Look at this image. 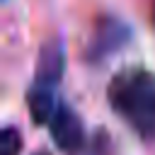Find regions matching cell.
I'll return each mask as SVG.
<instances>
[{
	"label": "cell",
	"mask_w": 155,
	"mask_h": 155,
	"mask_svg": "<svg viewBox=\"0 0 155 155\" xmlns=\"http://www.w3.org/2000/svg\"><path fill=\"white\" fill-rule=\"evenodd\" d=\"M111 111L140 138L155 140V73L140 65L124 68L109 80Z\"/></svg>",
	"instance_id": "cell-1"
},
{
	"label": "cell",
	"mask_w": 155,
	"mask_h": 155,
	"mask_svg": "<svg viewBox=\"0 0 155 155\" xmlns=\"http://www.w3.org/2000/svg\"><path fill=\"white\" fill-rule=\"evenodd\" d=\"M131 41V27L114 15H102L97 17L87 44H85V61L87 63H102L107 58H111L116 51H121L126 44Z\"/></svg>",
	"instance_id": "cell-2"
},
{
	"label": "cell",
	"mask_w": 155,
	"mask_h": 155,
	"mask_svg": "<svg viewBox=\"0 0 155 155\" xmlns=\"http://www.w3.org/2000/svg\"><path fill=\"white\" fill-rule=\"evenodd\" d=\"M46 128H48V136H51V140L56 143V148L61 153L78 155L85 148V126H82V119L65 102H58V107H56L53 116L48 119Z\"/></svg>",
	"instance_id": "cell-3"
},
{
	"label": "cell",
	"mask_w": 155,
	"mask_h": 155,
	"mask_svg": "<svg viewBox=\"0 0 155 155\" xmlns=\"http://www.w3.org/2000/svg\"><path fill=\"white\" fill-rule=\"evenodd\" d=\"M63 73H65V44L61 36H53V39L44 41V46L39 48L36 73H34L31 85L56 92V85L61 82Z\"/></svg>",
	"instance_id": "cell-4"
},
{
	"label": "cell",
	"mask_w": 155,
	"mask_h": 155,
	"mask_svg": "<svg viewBox=\"0 0 155 155\" xmlns=\"http://www.w3.org/2000/svg\"><path fill=\"white\" fill-rule=\"evenodd\" d=\"M22 153V133L17 126H5L0 138V155H19Z\"/></svg>",
	"instance_id": "cell-5"
},
{
	"label": "cell",
	"mask_w": 155,
	"mask_h": 155,
	"mask_svg": "<svg viewBox=\"0 0 155 155\" xmlns=\"http://www.w3.org/2000/svg\"><path fill=\"white\" fill-rule=\"evenodd\" d=\"M150 22H153V27H155V0H153V7H150Z\"/></svg>",
	"instance_id": "cell-6"
},
{
	"label": "cell",
	"mask_w": 155,
	"mask_h": 155,
	"mask_svg": "<svg viewBox=\"0 0 155 155\" xmlns=\"http://www.w3.org/2000/svg\"><path fill=\"white\" fill-rule=\"evenodd\" d=\"M34 155H48V153H44V150H41V153H34Z\"/></svg>",
	"instance_id": "cell-7"
}]
</instances>
